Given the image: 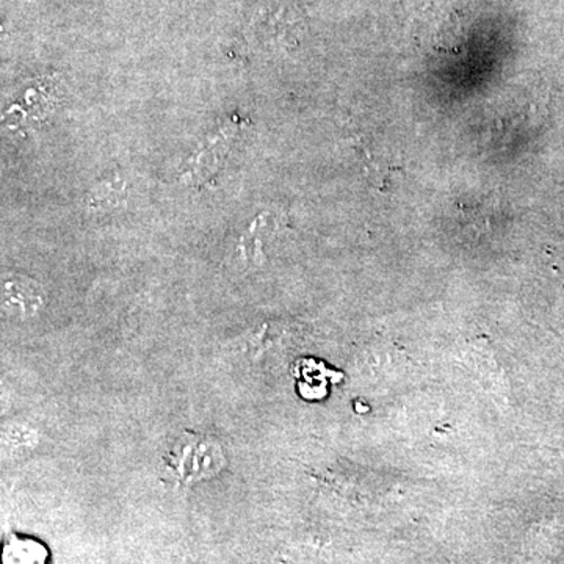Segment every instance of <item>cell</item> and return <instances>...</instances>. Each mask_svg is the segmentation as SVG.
<instances>
[{
  "label": "cell",
  "instance_id": "6da1fadb",
  "mask_svg": "<svg viewBox=\"0 0 564 564\" xmlns=\"http://www.w3.org/2000/svg\"><path fill=\"white\" fill-rule=\"evenodd\" d=\"M221 466V448L206 437L184 440L173 454V467L184 480L209 477L217 474Z\"/></svg>",
  "mask_w": 564,
  "mask_h": 564
},
{
  "label": "cell",
  "instance_id": "7a4b0ae2",
  "mask_svg": "<svg viewBox=\"0 0 564 564\" xmlns=\"http://www.w3.org/2000/svg\"><path fill=\"white\" fill-rule=\"evenodd\" d=\"M3 564H50V552L32 538L11 536L3 545Z\"/></svg>",
  "mask_w": 564,
  "mask_h": 564
},
{
  "label": "cell",
  "instance_id": "3957f363",
  "mask_svg": "<svg viewBox=\"0 0 564 564\" xmlns=\"http://www.w3.org/2000/svg\"><path fill=\"white\" fill-rule=\"evenodd\" d=\"M32 285V282L22 280L6 284V291H3L6 304H9V307H20L21 317L32 315L40 307L41 296L36 295Z\"/></svg>",
  "mask_w": 564,
  "mask_h": 564
}]
</instances>
